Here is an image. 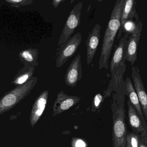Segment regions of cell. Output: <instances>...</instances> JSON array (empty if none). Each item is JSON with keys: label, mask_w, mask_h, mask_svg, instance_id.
I'll use <instances>...</instances> for the list:
<instances>
[{"label": "cell", "mask_w": 147, "mask_h": 147, "mask_svg": "<svg viewBox=\"0 0 147 147\" xmlns=\"http://www.w3.org/2000/svg\"><path fill=\"white\" fill-rule=\"evenodd\" d=\"M124 0H117L110 16L103 38L99 69L109 68V60L114 46L115 38L120 25L121 13Z\"/></svg>", "instance_id": "1"}, {"label": "cell", "mask_w": 147, "mask_h": 147, "mask_svg": "<svg viewBox=\"0 0 147 147\" xmlns=\"http://www.w3.org/2000/svg\"><path fill=\"white\" fill-rule=\"evenodd\" d=\"M126 46L127 39L125 37L123 36L118 43L113 46V55L109 67L111 74V83L116 88L123 81V76L126 71Z\"/></svg>", "instance_id": "2"}, {"label": "cell", "mask_w": 147, "mask_h": 147, "mask_svg": "<svg viewBox=\"0 0 147 147\" xmlns=\"http://www.w3.org/2000/svg\"><path fill=\"white\" fill-rule=\"evenodd\" d=\"M38 79L32 76L23 85L6 93L0 99V115L9 111L24 99L36 84Z\"/></svg>", "instance_id": "3"}, {"label": "cell", "mask_w": 147, "mask_h": 147, "mask_svg": "<svg viewBox=\"0 0 147 147\" xmlns=\"http://www.w3.org/2000/svg\"><path fill=\"white\" fill-rule=\"evenodd\" d=\"M113 112V147H125L127 125L123 108L116 105Z\"/></svg>", "instance_id": "4"}, {"label": "cell", "mask_w": 147, "mask_h": 147, "mask_svg": "<svg viewBox=\"0 0 147 147\" xmlns=\"http://www.w3.org/2000/svg\"><path fill=\"white\" fill-rule=\"evenodd\" d=\"M82 7L83 2L78 3L74 7L68 16L57 44L59 46L66 42L80 24Z\"/></svg>", "instance_id": "5"}, {"label": "cell", "mask_w": 147, "mask_h": 147, "mask_svg": "<svg viewBox=\"0 0 147 147\" xmlns=\"http://www.w3.org/2000/svg\"><path fill=\"white\" fill-rule=\"evenodd\" d=\"M82 35L78 32L71 36L66 42L60 45L56 59V67H62L67 61L74 56L81 43Z\"/></svg>", "instance_id": "6"}, {"label": "cell", "mask_w": 147, "mask_h": 147, "mask_svg": "<svg viewBox=\"0 0 147 147\" xmlns=\"http://www.w3.org/2000/svg\"><path fill=\"white\" fill-rule=\"evenodd\" d=\"M131 78L133 86L139 100L144 119L147 120V95L145 92L143 82L139 74V69L133 66L131 67Z\"/></svg>", "instance_id": "7"}, {"label": "cell", "mask_w": 147, "mask_h": 147, "mask_svg": "<svg viewBox=\"0 0 147 147\" xmlns=\"http://www.w3.org/2000/svg\"><path fill=\"white\" fill-rule=\"evenodd\" d=\"M127 105L129 126L139 139L147 145V131L144 129L139 115L129 100L127 101Z\"/></svg>", "instance_id": "8"}, {"label": "cell", "mask_w": 147, "mask_h": 147, "mask_svg": "<svg viewBox=\"0 0 147 147\" xmlns=\"http://www.w3.org/2000/svg\"><path fill=\"white\" fill-rule=\"evenodd\" d=\"M82 76L81 57L79 54L69 66L64 76V81L67 86L74 88L81 80Z\"/></svg>", "instance_id": "9"}, {"label": "cell", "mask_w": 147, "mask_h": 147, "mask_svg": "<svg viewBox=\"0 0 147 147\" xmlns=\"http://www.w3.org/2000/svg\"><path fill=\"white\" fill-rule=\"evenodd\" d=\"M136 2L135 0H124L121 13L120 27L117 35L115 45L121 38V31L125 22L127 20H131L137 23L140 20L136 9Z\"/></svg>", "instance_id": "10"}, {"label": "cell", "mask_w": 147, "mask_h": 147, "mask_svg": "<svg viewBox=\"0 0 147 147\" xmlns=\"http://www.w3.org/2000/svg\"><path fill=\"white\" fill-rule=\"evenodd\" d=\"M80 100V98L77 96L67 95L63 91L60 92L53 105L52 116H56L68 110L79 103Z\"/></svg>", "instance_id": "11"}, {"label": "cell", "mask_w": 147, "mask_h": 147, "mask_svg": "<svg viewBox=\"0 0 147 147\" xmlns=\"http://www.w3.org/2000/svg\"><path fill=\"white\" fill-rule=\"evenodd\" d=\"M101 26L97 24L94 27L85 42L86 46V59L87 65L92 62L99 44Z\"/></svg>", "instance_id": "12"}, {"label": "cell", "mask_w": 147, "mask_h": 147, "mask_svg": "<svg viewBox=\"0 0 147 147\" xmlns=\"http://www.w3.org/2000/svg\"><path fill=\"white\" fill-rule=\"evenodd\" d=\"M49 93L48 90L44 91L33 104L30 115V122L32 128L38 122L44 112L48 101Z\"/></svg>", "instance_id": "13"}, {"label": "cell", "mask_w": 147, "mask_h": 147, "mask_svg": "<svg viewBox=\"0 0 147 147\" xmlns=\"http://www.w3.org/2000/svg\"><path fill=\"white\" fill-rule=\"evenodd\" d=\"M125 83L126 87V92L129 97V100L139 115L144 129L147 131V122L144 119L141 105L138 98L137 95L134 89L133 84L129 77H126Z\"/></svg>", "instance_id": "14"}, {"label": "cell", "mask_w": 147, "mask_h": 147, "mask_svg": "<svg viewBox=\"0 0 147 147\" xmlns=\"http://www.w3.org/2000/svg\"><path fill=\"white\" fill-rule=\"evenodd\" d=\"M141 33L142 32H139L131 34L127 39L126 61L130 63L131 66H133L137 60L138 48Z\"/></svg>", "instance_id": "15"}, {"label": "cell", "mask_w": 147, "mask_h": 147, "mask_svg": "<svg viewBox=\"0 0 147 147\" xmlns=\"http://www.w3.org/2000/svg\"><path fill=\"white\" fill-rule=\"evenodd\" d=\"M35 68L29 65H25L24 67L20 69L15 76L11 82L12 84L17 87L26 83L32 77Z\"/></svg>", "instance_id": "16"}, {"label": "cell", "mask_w": 147, "mask_h": 147, "mask_svg": "<svg viewBox=\"0 0 147 147\" xmlns=\"http://www.w3.org/2000/svg\"><path fill=\"white\" fill-rule=\"evenodd\" d=\"M38 54V50L30 48L21 51L19 56L21 61L24 62L25 65L36 67V66L38 65L37 62Z\"/></svg>", "instance_id": "17"}, {"label": "cell", "mask_w": 147, "mask_h": 147, "mask_svg": "<svg viewBox=\"0 0 147 147\" xmlns=\"http://www.w3.org/2000/svg\"><path fill=\"white\" fill-rule=\"evenodd\" d=\"M143 24L140 20L136 23L134 20H127L123 25L121 31V38L125 37L127 39L131 34L142 32Z\"/></svg>", "instance_id": "18"}, {"label": "cell", "mask_w": 147, "mask_h": 147, "mask_svg": "<svg viewBox=\"0 0 147 147\" xmlns=\"http://www.w3.org/2000/svg\"><path fill=\"white\" fill-rule=\"evenodd\" d=\"M139 138L134 132L127 133L125 147H138Z\"/></svg>", "instance_id": "19"}, {"label": "cell", "mask_w": 147, "mask_h": 147, "mask_svg": "<svg viewBox=\"0 0 147 147\" xmlns=\"http://www.w3.org/2000/svg\"><path fill=\"white\" fill-rule=\"evenodd\" d=\"M5 1L11 5L12 7H20L23 6L30 5L33 2L31 0H5Z\"/></svg>", "instance_id": "20"}, {"label": "cell", "mask_w": 147, "mask_h": 147, "mask_svg": "<svg viewBox=\"0 0 147 147\" xmlns=\"http://www.w3.org/2000/svg\"><path fill=\"white\" fill-rule=\"evenodd\" d=\"M103 99V96L100 94H97L94 98L93 100V107L95 109H98L100 107Z\"/></svg>", "instance_id": "21"}, {"label": "cell", "mask_w": 147, "mask_h": 147, "mask_svg": "<svg viewBox=\"0 0 147 147\" xmlns=\"http://www.w3.org/2000/svg\"><path fill=\"white\" fill-rule=\"evenodd\" d=\"M72 147H86V143L84 140L78 138H73L71 142Z\"/></svg>", "instance_id": "22"}, {"label": "cell", "mask_w": 147, "mask_h": 147, "mask_svg": "<svg viewBox=\"0 0 147 147\" xmlns=\"http://www.w3.org/2000/svg\"><path fill=\"white\" fill-rule=\"evenodd\" d=\"M64 1V0H53L52 1V5L55 8H57L60 4Z\"/></svg>", "instance_id": "23"}, {"label": "cell", "mask_w": 147, "mask_h": 147, "mask_svg": "<svg viewBox=\"0 0 147 147\" xmlns=\"http://www.w3.org/2000/svg\"><path fill=\"white\" fill-rule=\"evenodd\" d=\"M138 147H147V144H145L144 142H142L141 140L139 139V144Z\"/></svg>", "instance_id": "24"}]
</instances>
